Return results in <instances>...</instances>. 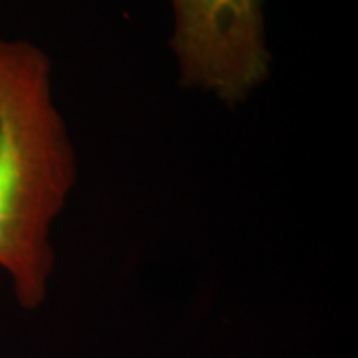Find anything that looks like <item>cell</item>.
<instances>
[{"label": "cell", "mask_w": 358, "mask_h": 358, "mask_svg": "<svg viewBox=\"0 0 358 358\" xmlns=\"http://www.w3.org/2000/svg\"><path fill=\"white\" fill-rule=\"evenodd\" d=\"M169 48L183 88L245 102L271 72L263 0H169Z\"/></svg>", "instance_id": "obj_2"}, {"label": "cell", "mask_w": 358, "mask_h": 358, "mask_svg": "<svg viewBox=\"0 0 358 358\" xmlns=\"http://www.w3.org/2000/svg\"><path fill=\"white\" fill-rule=\"evenodd\" d=\"M76 179L50 56L30 40L0 36V268L24 310L50 293L52 229Z\"/></svg>", "instance_id": "obj_1"}]
</instances>
